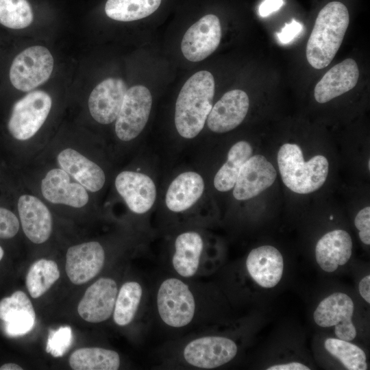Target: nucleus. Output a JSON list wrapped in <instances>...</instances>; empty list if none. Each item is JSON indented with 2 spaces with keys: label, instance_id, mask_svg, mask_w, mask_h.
<instances>
[{
  "label": "nucleus",
  "instance_id": "1",
  "mask_svg": "<svg viewBox=\"0 0 370 370\" xmlns=\"http://www.w3.org/2000/svg\"><path fill=\"white\" fill-rule=\"evenodd\" d=\"M205 284L169 274L160 279L151 300L156 321L171 332L203 328L209 307Z\"/></svg>",
  "mask_w": 370,
  "mask_h": 370
},
{
  "label": "nucleus",
  "instance_id": "2",
  "mask_svg": "<svg viewBox=\"0 0 370 370\" xmlns=\"http://www.w3.org/2000/svg\"><path fill=\"white\" fill-rule=\"evenodd\" d=\"M237 343L225 335L203 330L165 345L161 351L160 366L168 369H212L235 358Z\"/></svg>",
  "mask_w": 370,
  "mask_h": 370
},
{
  "label": "nucleus",
  "instance_id": "3",
  "mask_svg": "<svg viewBox=\"0 0 370 370\" xmlns=\"http://www.w3.org/2000/svg\"><path fill=\"white\" fill-rule=\"evenodd\" d=\"M214 79L209 71L193 75L182 86L175 103V125L185 138L197 136L212 108Z\"/></svg>",
  "mask_w": 370,
  "mask_h": 370
},
{
  "label": "nucleus",
  "instance_id": "4",
  "mask_svg": "<svg viewBox=\"0 0 370 370\" xmlns=\"http://www.w3.org/2000/svg\"><path fill=\"white\" fill-rule=\"evenodd\" d=\"M349 23L347 7L341 2L327 3L319 12L306 45V58L314 69L329 65L339 49Z\"/></svg>",
  "mask_w": 370,
  "mask_h": 370
},
{
  "label": "nucleus",
  "instance_id": "5",
  "mask_svg": "<svg viewBox=\"0 0 370 370\" xmlns=\"http://www.w3.org/2000/svg\"><path fill=\"white\" fill-rule=\"evenodd\" d=\"M279 171L284 184L299 194H308L325 183L328 174L327 158L321 155L305 162L301 148L296 144L285 143L278 153Z\"/></svg>",
  "mask_w": 370,
  "mask_h": 370
},
{
  "label": "nucleus",
  "instance_id": "6",
  "mask_svg": "<svg viewBox=\"0 0 370 370\" xmlns=\"http://www.w3.org/2000/svg\"><path fill=\"white\" fill-rule=\"evenodd\" d=\"M166 263L171 274L189 280L210 274L219 264L208 254L201 234L195 230L176 236Z\"/></svg>",
  "mask_w": 370,
  "mask_h": 370
},
{
  "label": "nucleus",
  "instance_id": "7",
  "mask_svg": "<svg viewBox=\"0 0 370 370\" xmlns=\"http://www.w3.org/2000/svg\"><path fill=\"white\" fill-rule=\"evenodd\" d=\"M52 100L49 94L34 90L17 101L8 123L11 136L17 140L33 138L45 123L51 111Z\"/></svg>",
  "mask_w": 370,
  "mask_h": 370
},
{
  "label": "nucleus",
  "instance_id": "8",
  "mask_svg": "<svg viewBox=\"0 0 370 370\" xmlns=\"http://www.w3.org/2000/svg\"><path fill=\"white\" fill-rule=\"evenodd\" d=\"M53 68L50 51L42 46H32L15 57L10 69V79L16 89L30 91L49 78Z\"/></svg>",
  "mask_w": 370,
  "mask_h": 370
},
{
  "label": "nucleus",
  "instance_id": "9",
  "mask_svg": "<svg viewBox=\"0 0 370 370\" xmlns=\"http://www.w3.org/2000/svg\"><path fill=\"white\" fill-rule=\"evenodd\" d=\"M151 106V95L145 86H134L127 90L115 120V133L119 140L130 141L140 134L147 123Z\"/></svg>",
  "mask_w": 370,
  "mask_h": 370
},
{
  "label": "nucleus",
  "instance_id": "10",
  "mask_svg": "<svg viewBox=\"0 0 370 370\" xmlns=\"http://www.w3.org/2000/svg\"><path fill=\"white\" fill-rule=\"evenodd\" d=\"M354 304L345 293L336 292L324 298L313 314L314 322L321 328L334 327L338 338L351 341L356 336L352 322Z\"/></svg>",
  "mask_w": 370,
  "mask_h": 370
},
{
  "label": "nucleus",
  "instance_id": "11",
  "mask_svg": "<svg viewBox=\"0 0 370 370\" xmlns=\"http://www.w3.org/2000/svg\"><path fill=\"white\" fill-rule=\"evenodd\" d=\"M40 190L44 199L54 205L82 208L90 201L89 191L58 166L45 173Z\"/></svg>",
  "mask_w": 370,
  "mask_h": 370
},
{
  "label": "nucleus",
  "instance_id": "12",
  "mask_svg": "<svg viewBox=\"0 0 370 370\" xmlns=\"http://www.w3.org/2000/svg\"><path fill=\"white\" fill-rule=\"evenodd\" d=\"M221 38V27L219 18L207 14L191 25L184 34L181 50L190 62H199L218 47Z\"/></svg>",
  "mask_w": 370,
  "mask_h": 370
},
{
  "label": "nucleus",
  "instance_id": "13",
  "mask_svg": "<svg viewBox=\"0 0 370 370\" xmlns=\"http://www.w3.org/2000/svg\"><path fill=\"white\" fill-rule=\"evenodd\" d=\"M106 251L98 241L70 247L66 255V272L74 284H83L96 277L106 263Z\"/></svg>",
  "mask_w": 370,
  "mask_h": 370
},
{
  "label": "nucleus",
  "instance_id": "14",
  "mask_svg": "<svg viewBox=\"0 0 370 370\" xmlns=\"http://www.w3.org/2000/svg\"><path fill=\"white\" fill-rule=\"evenodd\" d=\"M119 288L114 278H99L86 289L79 301L77 306L79 316L92 323H101L111 318Z\"/></svg>",
  "mask_w": 370,
  "mask_h": 370
},
{
  "label": "nucleus",
  "instance_id": "15",
  "mask_svg": "<svg viewBox=\"0 0 370 370\" xmlns=\"http://www.w3.org/2000/svg\"><path fill=\"white\" fill-rule=\"evenodd\" d=\"M150 295L147 285L138 280H130L119 288L113 312L114 323L127 327L142 315H151Z\"/></svg>",
  "mask_w": 370,
  "mask_h": 370
},
{
  "label": "nucleus",
  "instance_id": "16",
  "mask_svg": "<svg viewBox=\"0 0 370 370\" xmlns=\"http://www.w3.org/2000/svg\"><path fill=\"white\" fill-rule=\"evenodd\" d=\"M17 209L27 238L35 244L46 242L53 230L52 214L46 204L34 195L25 193L18 199Z\"/></svg>",
  "mask_w": 370,
  "mask_h": 370
},
{
  "label": "nucleus",
  "instance_id": "17",
  "mask_svg": "<svg viewBox=\"0 0 370 370\" xmlns=\"http://www.w3.org/2000/svg\"><path fill=\"white\" fill-rule=\"evenodd\" d=\"M276 177L275 168L264 156H251L241 169L233 195L237 200L251 199L271 186Z\"/></svg>",
  "mask_w": 370,
  "mask_h": 370
},
{
  "label": "nucleus",
  "instance_id": "18",
  "mask_svg": "<svg viewBox=\"0 0 370 370\" xmlns=\"http://www.w3.org/2000/svg\"><path fill=\"white\" fill-rule=\"evenodd\" d=\"M118 193L134 213L143 214L153 206L156 197V188L147 175L132 171L119 173L114 181Z\"/></svg>",
  "mask_w": 370,
  "mask_h": 370
},
{
  "label": "nucleus",
  "instance_id": "19",
  "mask_svg": "<svg viewBox=\"0 0 370 370\" xmlns=\"http://www.w3.org/2000/svg\"><path fill=\"white\" fill-rule=\"evenodd\" d=\"M127 90L125 83L119 78L109 77L100 82L88 98V109L92 117L103 125L114 122Z\"/></svg>",
  "mask_w": 370,
  "mask_h": 370
},
{
  "label": "nucleus",
  "instance_id": "20",
  "mask_svg": "<svg viewBox=\"0 0 370 370\" xmlns=\"http://www.w3.org/2000/svg\"><path fill=\"white\" fill-rule=\"evenodd\" d=\"M249 106V97L242 90L225 92L212 108L208 117L209 129L225 133L238 126L245 118Z\"/></svg>",
  "mask_w": 370,
  "mask_h": 370
},
{
  "label": "nucleus",
  "instance_id": "21",
  "mask_svg": "<svg viewBox=\"0 0 370 370\" xmlns=\"http://www.w3.org/2000/svg\"><path fill=\"white\" fill-rule=\"evenodd\" d=\"M56 160L58 167L90 193H96L104 186L106 175L101 167L76 149L63 148L56 155Z\"/></svg>",
  "mask_w": 370,
  "mask_h": 370
},
{
  "label": "nucleus",
  "instance_id": "22",
  "mask_svg": "<svg viewBox=\"0 0 370 370\" xmlns=\"http://www.w3.org/2000/svg\"><path fill=\"white\" fill-rule=\"evenodd\" d=\"M249 277L260 286L270 288L281 280L284 272V258L280 251L271 245L253 249L245 260Z\"/></svg>",
  "mask_w": 370,
  "mask_h": 370
},
{
  "label": "nucleus",
  "instance_id": "23",
  "mask_svg": "<svg viewBox=\"0 0 370 370\" xmlns=\"http://www.w3.org/2000/svg\"><path fill=\"white\" fill-rule=\"evenodd\" d=\"M356 62L347 58L332 67L317 84L314 96L320 103H326L354 88L358 80Z\"/></svg>",
  "mask_w": 370,
  "mask_h": 370
},
{
  "label": "nucleus",
  "instance_id": "24",
  "mask_svg": "<svg viewBox=\"0 0 370 370\" xmlns=\"http://www.w3.org/2000/svg\"><path fill=\"white\" fill-rule=\"evenodd\" d=\"M0 319L5 322V331L10 336L23 335L32 330L36 314L30 299L24 292L16 291L1 300Z\"/></svg>",
  "mask_w": 370,
  "mask_h": 370
},
{
  "label": "nucleus",
  "instance_id": "25",
  "mask_svg": "<svg viewBox=\"0 0 370 370\" xmlns=\"http://www.w3.org/2000/svg\"><path fill=\"white\" fill-rule=\"evenodd\" d=\"M352 253V238L343 230H334L326 233L319 240L315 247L317 262L328 273L334 272L339 266L345 264Z\"/></svg>",
  "mask_w": 370,
  "mask_h": 370
},
{
  "label": "nucleus",
  "instance_id": "26",
  "mask_svg": "<svg viewBox=\"0 0 370 370\" xmlns=\"http://www.w3.org/2000/svg\"><path fill=\"white\" fill-rule=\"evenodd\" d=\"M204 182L197 173L188 171L177 175L169 185L166 194V205L171 212L178 213L192 207L201 197Z\"/></svg>",
  "mask_w": 370,
  "mask_h": 370
},
{
  "label": "nucleus",
  "instance_id": "27",
  "mask_svg": "<svg viewBox=\"0 0 370 370\" xmlns=\"http://www.w3.org/2000/svg\"><path fill=\"white\" fill-rule=\"evenodd\" d=\"M74 370H116L121 365L116 351L103 347H84L74 351L69 358Z\"/></svg>",
  "mask_w": 370,
  "mask_h": 370
},
{
  "label": "nucleus",
  "instance_id": "28",
  "mask_svg": "<svg viewBox=\"0 0 370 370\" xmlns=\"http://www.w3.org/2000/svg\"><path fill=\"white\" fill-rule=\"evenodd\" d=\"M252 151L250 144L244 140L237 142L230 148L226 162L214 178L217 190L226 192L234 187L242 166L251 156Z\"/></svg>",
  "mask_w": 370,
  "mask_h": 370
},
{
  "label": "nucleus",
  "instance_id": "29",
  "mask_svg": "<svg viewBox=\"0 0 370 370\" xmlns=\"http://www.w3.org/2000/svg\"><path fill=\"white\" fill-rule=\"evenodd\" d=\"M162 0H108L105 12L108 17L119 21H132L153 13Z\"/></svg>",
  "mask_w": 370,
  "mask_h": 370
},
{
  "label": "nucleus",
  "instance_id": "30",
  "mask_svg": "<svg viewBox=\"0 0 370 370\" xmlns=\"http://www.w3.org/2000/svg\"><path fill=\"white\" fill-rule=\"evenodd\" d=\"M60 271L56 262L42 258L34 262L26 276V286L32 298L44 295L59 279Z\"/></svg>",
  "mask_w": 370,
  "mask_h": 370
},
{
  "label": "nucleus",
  "instance_id": "31",
  "mask_svg": "<svg viewBox=\"0 0 370 370\" xmlns=\"http://www.w3.org/2000/svg\"><path fill=\"white\" fill-rule=\"evenodd\" d=\"M325 349L349 370L367 369V356L358 346L348 341L329 338L324 342Z\"/></svg>",
  "mask_w": 370,
  "mask_h": 370
},
{
  "label": "nucleus",
  "instance_id": "32",
  "mask_svg": "<svg viewBox=\"0 0 370 370\" xmlns=\"http://www.w3.org/2000/svg\"><path fill=\"white\" fill-rule=\"evenodd\" d=\"M34 20V14L27 0H0V23L11 29H23Z\"/></svg>",
  "mask_w": 370,
  "mask_h": 370
},
{
  "label": "nucleus",
  "instance_id": "33",
  "mask_svg": "<svg viewBox=\"0 0 370 370\" xmlns=\"http://www.w3.org/2000/svg\"><path fill=\"white\" fill-rule=\"evenodd\" d=\"M72 338L70 327H61L50 332L46 350L54 357H61L69 348Z\"/></svg>",
  "mask_w": 370,
  "mask_h": 370
},
{
  "label": "nucleus",
  "instance_id": "34",
  "mask_svg": "<svg viewBox=\"0 0 370 370\" xmlns=\"http://www.w3.org/2000/svg\"><path fill=\"white\" fill-rule=\"evenodd\" d=\"M20 227L18 217L11 210L0 207V238H13Z\"/></svg>",
  "mask_w": 370,
  "mask_h": 370
},
{
  "label": "nucleus",
  "instance_id": "35",
  "mask_svg": "<svg viewBox=\"0 0 370 370\" xmlns=\"http://www.w3.org/2000/svg\"><path fill=\"white\" fill-rule=\"evenodd\" d=\"M354 223L359 230L360 241L365 245L370 244V207L362 208L356 214Z\"/></svg>",
  "mask_w": 370,
  "mask_h": 370
},
{
  "label": "nucleus",
  "instance_id": "36",
  "mask_svg": "<svg viewBox=\"0 0 370 370\" xmlns=\"http://www.w3.org/2000/svg\"><path fill=\"white\" fill-rule=\"evenodd\" d=\"M302 29V24L295 20L286 24L280 33H278L279 40L282 43H288L293 40Z\"/></svg>",
  "mask_w": 370,
  "mask_h": 370
},
{
  "label": "nucleus",
  "instance_id": "37",
  "mask_svg": "<svg viewBox=\"0 0 370 370\" xmlns=\"http://www.w3.org/2000/svg\"><path fill=\"white\" fill-rule=\"evenodd\" d=\"M283 0H265L260 5L258 11L261 16H267L278 10L283 5Z\"/></svg>",
  "mask_w": 370,
  "mask_h": 370
},
{
  "label": "nucleus",
  "instance_id": "38",
  "mask_svg": "<svg viewBox=\"0 0 370 370\" xmlns=\"http://www.w3.org/2000/svg\"><path fill=\"white\" fill-rule=\"evenodd\" d=\"M267 370H309L306 365L298 362H290L284 364L275 365L267 368Z\"/></svg>",
  "mask_w": 370,
  "mask_h": 370
},
{
  "label": "nucleus",
  "instance_id": "39",
  "mask_svg": "<svg viewBox=\"0 0 370 370\" xmlns=\"http://www.w3.org/2000/svg\"><path fill=\"white\" fill-rule=\"evenodd\" d=\"M359 292L361 297L368 303H370V275L365 276L359 283Z\"/></svg>",
  "mask_w": 370,
  "mask_h": 370
},
{
  "label": "nucleus",
  "instance_id": "40",
  "mask_svg": "<svg viewBox=\"0 0 370 370\" xmlns=\"http://www.w3.org/2000/svg\"><path fill=\"white\" fill-rule=\"evenodd\" d=\"M22 369L23 368L21 367L12 362L5 363L1 367H0V370H22Z\"/></svg>",
  "mask_w": 370,
  "mask_h": 370
},
{
  "label": "nucleus",
  "instance_id": "41",
  "mask_svg": "<svg viewBox=\"0 0 370 370\" xmlns=\"http://www.w3.org/2000/svg\"><path fill=\"white\" fill-rule=\"evenodd\" d=\"M4 252L1 247L0 246V261L1 260L3 256Z\"/></svg>",
  "mask_w": 370,
  "mask_h": 370
}]
</instances>
